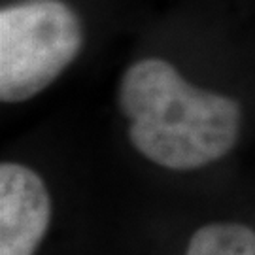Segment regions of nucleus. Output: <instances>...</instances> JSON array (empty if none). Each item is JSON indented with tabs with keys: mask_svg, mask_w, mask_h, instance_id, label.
<instances>
[{
	"mask_svg": "<svg viewBox=\"0 0 255 255\" xmlns=\"http://www.w3.org/2000/svg\"><path fill=\"white\" fill-rule=\"evenodd\" d=\"M116 106L128 144L147 163L193 172L237 147L244 108L237 97L189 82L161 57H142L119 76Z\"/></svg>",
	"mask_w": 255,
	"mask_h": 255,
	"instance_id": "nucleus-1",
	"label": "nucleus"
},
{
	"mask_svg": "<svg viewBox=\"0 0 255 255\" xmlns=\"http://www.w3.org/2000/svg\"><path fill=\"white\" fill-rule=\"evenodd\" d=\"M83 46V21L64 0H15L2 6V104H21L44 93L72 66Z\"/></svg>",
	"mask_w": 255,
	"mask_h": 255,
	"instance_id": "nucleus-2",
	"label": "nucleus"
},
{
	"mask_svg": "<svg viewBox=\"0 0 255 255\" xmlns=\"http://www.w3.org/2000/svg\"><path fill=\"white\" fill-rule=\"evenodd\" d=\"M53 221L42 174L19 161L0 164V255H38Z\"/></svg>",
	"mask_w": 255,
	"mask_h": 255,
	"instance_id": "nucleus-3",
	"label": "nucleus"
},
{
	"mask_svg": "<svg viewBox=\"0 0 255 255\" xmlns=\"http://www.w3.org/2000/svg\"><path fill=\"white\" fill-rule=\"evenodd\" d=\"M182 255H255V229L240 221H210L193 231Z\"/></svg>",
	"mask_w": 255,
	"mask_h": 255,
	"instance_id": "nucleus-4",
	"label": "nucleus"
}]
</instances>
